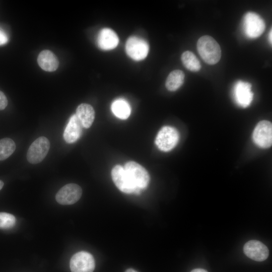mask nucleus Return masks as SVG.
<instances>
[{
	"mask_svg": "<svg viewBox=\"0 0 272 272\" xmlns=\"http://www.w3.org/2000/svg\"><path fill=\"white\" fill-rule=\"evenodd\" d=\"M118 41L117 34L109 28L102 29L98 36V46L103 50H110L115 48Z\"/></svg>",
	"mask_w": 272,
	"mask_h": 272,
	"instance_id": "obj_14",
	"label": "nucleus"
},
{
	"mask_svg": "<svg viewBox=\"0 0 272 272\" xmlns=\"http://www.w3.org/2000/svg\"><path fill=\"white\" fill-rule=\"evenodd\" d=\"M50 148V143L45 137H40L30 145L27 153V159L31 164L40 163L47 155Z\"/></svg>",
	"mask_w": 272,
	"mask_h": 272,
	"instance_id": "obj_6",
	"label": "nucleus"
},
{
	"mask_svg": "<svg viewBox=\"0 0 272 272\" xmlns=\"http://www.w3.org/2000/svg\"><path fill=\"white\" fill-rule=\"evenodd\" d=\"M243 251L247 257L257 261L265 260L269 255V250L266 246L256 240L247 242L243 246Z\"/></svg>",
	"mask_w": 272,
	"mask_h": 272,
	"instance_id": "obj_12",
	"label": "nucleus"
},
{
	"mask_svg": "<svg viewBox=\"0 0 272 272\" xmlns=\"http://www.w3.org/2000/svg\"><path fill=\"white\" fill-rule=\"evenodd\" d=\"M252 138L254 143L258 147L267 148L272 144V124L267 120L259 121L253 130Z\"/></svg>",
	"mask_w": 272,
	"mask_h": 272,
	"instance_id": "obj_8",
	"label": "nucleus"
},
{
	"mask_svg": "<svg viewBox=\"0 0 272 272\" xmlns=\"http://www.w3.org/2000/svg\"><path fill=\"white\" fill-rule=\"evenodd\" d=\"M232 95L235 102L239 106L243 108L249 106L253 98L251 85L241 80L236 82L233 88Z\"/></svg>",
	"mask_w": 272,
	"mask_h": 272,
	"instance_id": "obj_9",
	"label": "nucleus"
},
{
	"mask_svg": "<svg viewBox=\"0 0 272 272\" xmlns=\"http://www.w3.org/2000/svg\"><path fill=\"white\" fill-rule=\"evenodd\" d=\"M184 73L181 70H176L172 71L167 78L165 86L170 91H175L183 84Z\"/></svg>",
	"mask_w": 272,
	"mask_h": 272,
	"instance_id": "obj_17",
	"label": "nucleus"
},
{
	"mask_svg": "<svg viewBox=\"0 0 272 272\" xmlns=\"http://www.w3.org/2000/svg\"><path fill=\"white\" fill-rule=\"evenodd\" d=\"M16 145L10 138L0 140V160H4L9 157L15 151Z\"/></svg>",
	"mask_w": 272,
	"mask_h": 272,
	"instance_id": "obj_20",
	"label": "nucleus"
},
{
	"mask_svg": "<svg viewBox=\"0 0 272 272\" xmlns=\"http://www.w3.org/2000/svg\"><path fill=\"white\" fill-rule=\"evenodd\" d=\"M82 194V189L79 185L69 183L58 190L56 194L55 199L60 205H73L80 199Z\"/></svg>",
	"mask_w": 272,
	"mask_h": 272,
	"instance_id": "obj_11",
	"label": "nucleus"
},
{
	"mask_svg": "<svg viewBox=\"0 0 272 272\" xmlns=\"http://www.w3.org/2000/svg\"><path fill=\"white\" fill-rule=\"evenodd\" d=\"M181 61L184 66L191 72H197L201 68L199 61L191 51H186L181 55Z\"/></svg>",
	"mask_w": 272,
	"mask_h": 272,
	"instance_id": "obj_19",
	"label": "nucleus"
},
{
	"mask_svg": "<svg viewBox=\"0 0 272 272\" xmlns=\"http://www.w3.org/2000/svg\"><path fill=\"white\" fill-rule=\"evenodd\" d=\"M8 103V99L5 94L0 91V110H4Z\"/></svg>",
	"mask_w": 272,
	"mask_h": 272,
	"instance_id": "obj_22",
	"label": "nucleus"
},
{
	"mask_svg": "<svg viewBox=\"0 0 272 272\" xmlns=\"http://www.w3.org/2000/svg\"><path fill=\"white\" fill-rule=\"evenodd\" d=\"M82 127L76 115H72L63 132V137L65 141L69 144L76 142L81 135Z\"/></svg>",
	"mask_w": 272,
	"mask_h": 272,
	"instance_id": "obj_13",
	"label": "nucleus"
},
{
	"mask_svg": "<svg viewBox=\"0 0 272 272\" xmlns=\"http://www.w3.org/2000/svg\"><path fill=\"white\" fill-rule=\"evenodd\" d=\"M80 121L82 126L85 128H89L95 118V111L93 107L86 103L79 105L75 114Z\"/></svg>",
	"mask_w": 272,
	"mask_h": 272,
	"instance_id": "obj_16",
	"label": "nucleus"
},
{
	"mask_svg": "<svg viewBox=\"0 0 272 272\" xmlns=\"http://www.w3.org/2000/svg\"><path fill=\"white\" fill-rule=\"evenodd\" d=\"M190 272H208L205 269L202 268H196L192 270Z\"/></svg>",
	"mask_w": 272,
	"mask_h": 272,
	"instance_id": "obj_24",
	"label": "nucleus"
},
{
	"mask_svg": "<svg viewBox=\"0 0 272 272\" xmlns=\"http://www.w3.org/2000/svg\"><path fill=\"white\" fill-rule=\"evenodd\" d=\"M70 266L72 272H93L95 267V259L91 253L81 251L73 255Z\"/></svg>",
	"mask_w": 272,
	"mask_h": 272,
	"instance_id": "obj_7",
	"label": "nucleus"
},
{
	"mask_svg": "<svg viewBox=\"0 0 272 272\" xmlns=\"http://www.w3.org/2000/svg\"><path fill=\"white\" fill-rule=\"evenodd\" d=\"M124 169L132 183L139 189H145L148 185L150 176L146 169L139 163L129 161Z\"/></svg>",
	"mask_w": 272,
	"mask_h": 272,
	"instance_id": "obj_3",
	"label": "nucleus"
},
{
	"mask_svg": "<svg viewBox=\"0 0 272 272\" xmlns=\"http://www.w3.org/2000/svg\"><path fill=\"white\" fill-rule=\"evenodd\" d=\"M8 41V37L7 34L0 29V45L6 44Z\"/></svg>",
	"mask_w": 272,
	"mask_h": 272,
	"instance_id": "obj_23",
	"label": "nucleus"
},
{
	"mask_svg": "<svg viewBox=\"0 0 272 272\" xmlns=\"http://www.w3.org/2000/svg\"><path fill=\"white\" fill-rule=\"evenodd\" d=\"M242 28L245 35L251 39L260 36L264 32L265 24L262 18L255 13H247L243 20Z\"/></svg>",
	"mask_w": 272,
	"mask_h": 272,
	"instance_id": "obj_2",
	"label": "nucleus"
},
{
	"mask_svg": "<svg viewBox=\"0 0 272 272\" xmlns=\"http://www.w3.org/2000/svg\"><path fill=\"white\" fill-rule=\"evenodd\" d=\"M197 49L202 59L211 65L218 63L221 57V49L218 42L211 36L205 35L199 38Z\"/></svg>",
	"mask_w": 272,
	"mask_h": 272,
	"instance_id": "obj_1",
	"label": "nucleus"
},
{
	"mask_svg": "<svg viewBox=\"0 0 272 272\" xmlns=\"http://www.w3.org/2000/svg\"><path fill=\"white\" fill-rule=\"evenodd\" d=\"M125 272H138L132 268H128L125 270Z\"/></svg>",
	"mask_w": 272,
	"mask_h": 272,
	"instance_id": "obj_26",
	"label": "nucleus"
},
{
	"mask_svg": "<svg viewBox=\"0 0 272 272\" xmlns=\"http://www.w3.org/2000/svg\"><path fill=\"white\" fill-rule=\"evenodd\" d=\"M111 176L116 186L122 192L136 194L140 193L141 190L132 183L121 166L117 165L112 168Z\"/></svg>",
	"mask_w": 272,
	"mask_h": 272,
	"instance_id": "obj_5",
	"label": "nucleus"
},
{
	"mask_svg": "<svg viewBox=\"0 0 272 272\" xmlns=\"http://www.w3.org/2000/svg\"><path fill=\"white\" fill-rule=\"evenodd\" d=\"M16 222L15 217L12 214L0 212V229H8L13 227Z\"/></svg>",
	"mask_w": 272,
	"mask_h": 272,
	"instance_id": "obj_21",
	"label": "nucleus"
},
{
	"mask_svg": "<svg viewBox=\"0 0 272 272\" xmlns=\"http://www.w3.org/2000/svg\"><path fill=\"white\" fill-rule=\"evenodd\" d=\"M179 139V134L176 129L165 126L158 132L155 139V144L161 151L168 152L176 146Z\"/></svg>",
	"mask_w": 272,
	"mask_h": 272,
	"instance_id": "obj_4",
	"label": "nucleus"
},
{
	"mask_svg": "<svg viewBox=\"0 0 272 272\" xmlns=\"http://www.w3.org/2000/svg\"><path fill=\"white\" fill-rule=\"evenodd\" d=\"M4 184V182L2 180H0V190L3 188Z\"/></svg>",
	"mask_w": 272,
	"mask_h": 272,
	"instance_id": "obj_27",
	"label": "nucleus"
},
{
	"mask_svg": "<svg viewBox=\"0 0 272 272\" xmlns=\"http://www.w3.org/2000/svg\"><path fill=\"white\" fill-rule=\"evenodd\" d=\"M149 49V44L147 41L137 36L130 37L125 44L126 53L135 60L144 59L148 55Z\"/></svg>",
	"mask_w": 272,
	"mask_h": 272,
	"instance_id": "obj_10",
	"label": "nucleus"
},
{
	"mask_svg": "<svg viewBox=\"0 0 272 272\" xmlns=\"http://www.w3.org/2000/svg\"><path fill=\"white\" fill-rule=\"evenodd\" d=\"M111 110L116 117L121 119H127L131 112L129 105L123 99L115 100L111 105Z\"/></svg>",
	"mask_w": 272,
	"mask_h": 272,
	"instance_id": "obj_18",
	"label": "nucleus"
},
{
	"mask_svg": "<svg viewBox=\"0 0 272 272\" xmlns=\"http://www.w3.org/2000/svg\"><path fill=\"white\" fill-rule=\"evenodd\" d=\"M37 61L40 67L47 72L55 71L59 65L57 57L49 50L41 51L38 55Z\"/></svg>",
	"mask_w": 272,
	"mask_h": 272,
	"instance_id": "obj_15",
	"label": "nucleus"
},
{
	"mask_svg": "<svg viewBox=\"0 0 272 272\" xmlns=\"http://www.w3.org/2000/svg\"><path fill=\"white\" fill-rule=\"evenodd\" d=\"M271 29H270V31H269V34H268V40H269V43H270V44H271Z\"/></svg>",
	"mask_w": 272,
	"mask_h": 272,
	"instance_id": "obj_25",
	"label": "nucleus"
}]
</instances>
